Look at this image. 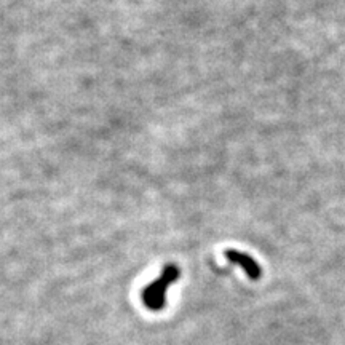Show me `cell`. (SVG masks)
<instances>
[{"label": "cell", "mask_w": 345, "mask_h": 345, "mask_svg": "<svg viewBox=\"0 0 345 345\" xmlns=\"http://www.w3.org/2000/svg\"><path fill=\"white\" fill-rule=\"evenodd\" d=\"M179 276H180V270L174 264L163 267V272L157 280L144 288V291H142L144 306L152 312H160L166 304L168 288L174 283Z\"/></svg>", "instance_id": "1"}, {"label": "cell", "mask_w": 345, "mask_h": 345, "mask_svg": "<svg viewBox=\"0 0 345 345\" xmlns=\"http://www.w3.org/2000/svg\"><path fill=\"white\" fill-rule=\"evenodd\" d=\"M224 258L228 262H232V264H236L246 275H248V278H251V280H259L260 278L262 268L259 266V262L256 259H252L250 254L236 251V250H226Z\"/></svg>", "instance_id": "2"}]
</instances>
